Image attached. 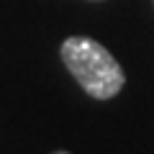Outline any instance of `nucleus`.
<instances>
[{
	"label": "nucleus",
	"instance_id": "f257e3e1",
	"mask_svg": "<svg viewBox=\"0 0 154 154\" xmlns=\"http://www.w3.org/2000/svg\"><path fill=\"white\" fill-rule=\"evenodd\" d=\"M64 67L72 72L80 88L95 100H108L121 93L126 75L116 57L100 41L90 36H69L59 49Z\"/></svg>",
	"mask_w": 154,
	"mask_h": 154
},
{
	"label": "nucleus",
	"instance_id": "f03ea898",
	"mask_svg": "<svg viewBox=\"0 0 154 154\" xmlns=\"http://www.w3.org/2000/svg\"><path fill=\"white\" fill-rule=\"evenodd\" d=\"M51 154H69V152H51Z\"/></svg>",
	"mask_w": 154,
	"mask_h": 154
}]
</instances>
